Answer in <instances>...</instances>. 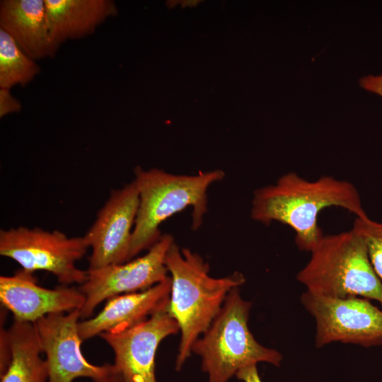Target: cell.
Segmentation results:
<instances>
[{
	"instance_id": "6",
	"label": "cell",
	"mask_w": 382,
	"mask_h": 382,
	"mask_svg": "<svg viewBox=\"0 0 382 382\" xmlns=\"http://www.w3.org/2000/svg\"><path fill=\"white\" fill-rule=\"evenodd\" d=\"M89 248L83 236L68 237L57 230L18 226L0 231V255L34 273L47 271L62 285L84 283L87 270L76 267Z\"/></svg>"
},
{
	"instance_id": "9",
	"label": "cell",
	"mask_w": 382,
	"mask_h": 382,
	"mask_svg": "<svg viewBox=\"0 0 382 382\" xmlns=\"http://www.w3.org/2000/svg\"><path fill=\"white\" fill-rule=\"evenodd\" d=\"M80 310L47 315L35 323L48 369L47 382H72L78 378L105 382L113 374V364L95 365L86 359L79 333Z\"/></svg>"
},
{
	"instance_id": "8",
	"label": "cell",
	"mask_w": 382,
	"mask_h": 382,
	"mask_svg": "<svg viewBox=\"0 0 382 382\" xmlns=\"http://www.w3.org/2000/svg\"><path fill=\"white\" fill-rule=\"evenodd\" d=\"M173 242V236L164 234L139 257L88 270L86 281L79 286L85 296L84 304L80 309L81 319L91 318L97 306L105 300L147 289L167 279L165 257Z\"/></svg>"
},
{
	"instance_id": "3",
	"label": "cell",
	"mask_w": 382,
	"mask_h": 382,
	"mask_svg": "<svg viewBox=\"0 0 382 382\" xmlns=\"http://www.w3.org/2000/svg\"><path fill=\"white\" fill-rule=\"evenodd\" d=\"M139 207L132 231L129 260L150 249L161 236L160 225L187 207L192 208L193 230L202 224L207 212V190L225 173L214 170L197 175H176L161 169H134ZM128 260V261H129Z\"/></svg>"
},
{
	"instance_id": "14",
	"label": "cell",
	"mask_w": 382,
	"mask_h": 382,
	"mask_svg": "<svg viewBox=\"0 0 382 382\" xmlns=\"http://www.w3.org/2000/svg\"><path fill=\"white\" fill-rule=\"evenodd\" d=\"M0 28L34 60L53 57L57 49L52 42L44 0H3Z\"/></svg>"
},
{
	"instance_id": "19",
	"label": "cell",
	"mask_w": 382,
	"mask_h": 382,
	"mask_svg": "<svg viewBox=\"0 0 382 382\" xmlns=\"http://www.w3.org/2000/svg\"><path fill=\"white\" fill-rule=\"evenodd\" d=\"M21 104L10 93L9 89L0 88V117L20 112Z\"/></svg>"
},
{
	"instance_id": "17",
	"label": "cell",
	"mask_w": 382,
	"mask_h": 382,
	"mask_svg": "<svg viewBox=\"0 0 382 382\" xmlns=\"http://www.w3.org/2000/svg\"><path fill=\"white\" fill-rule=\"evenodd\" d=\"M40 72L35 60L27 55L14 40L0 28V88L25 86Z\"/></svg>"
},
{
	"instance_id": "11",
	"label": "cell",
	"mask_w": 382,
	"mask_h": 382,
	"mask_svg": "<svg viewBox=\"0 0 382 382\" xmlns=\"http://www.w3.org/2000/svg\"><path fill=\"white\" fill-rule=\"evenodd\" d=\"M139 207L135 181L111 191L84 235L91 253L88 270L129 260L132 231Z\"/></svg>"
},
{
	"instance_id": "2",
	"label": "cell",
	"mask_w": 382,
	"mask_h": 382,
	"mask_svg": "<svg viewBox=\"0 0 382 382\" xmlns=\"http://www.w3.org/2000/svg\"><path fill=\"white\" fill-rule=\"evenodd\" d=\"M165 265L171 279L167 311L180 332L175 369L180 371L192 354L195 342L208 329L235 287L245 282L238 272L220 278L209 274V265L197 253L180 248L173 242Z\"/></svg>"
},
{
	"instance_id": "15",
	"label": "cell",
	"mask_w": 382,
	"mask_h": 382,
	"mask_svg": "<svg viewBox=\"0 0 382 382\" xmlns=\"http://www.w3.org/2000/svg\"><path fill=\"white\" fill-rule=\"evenodd\" d=\"M50 40L58 50L62 43L84 37L108 18L117 14L111 0H44Z\"/></svg>"
},
{
	"instance_id": "12",
	"label": "cell",
	"mask_w": 382,
	"mask_h": 382,
	"mask_svg": "<svg viewBox=\"0 0 382 382\" xmlns=\"http://www.w3.org/2000/svg\"><path fill=\"white\" fill-rule=\"evenodd\" d=\"M0 301L13 320L35 323L49 314L80 310L85 296L79 287H42L33 273L21 269L13 275L0 277Z\"/></svg>"
},
{
	"instance_id": "18",
	"label": "cell",
	"mask_w": 382,
	"mask_h": 382,
	"mask_svg": "<svg viewBox=\"0 0 382 382\" xmlns=\"http://www.w3.org/2000/svg\"><path fill=\"white\" fill-rule=\"evenodd\" d=\"M352 228L363 238L371 265L382 283V223L369 217L356 218Z\"/></svg>"
},
{
	"instance_id": "4",
	"label": "cell",
	"mask_w": 382,
	"mask_h": 382,
	"mask_svg": "<svg viewBox=\"0 0 382 382\" xmlns=\"http://www.w3.org/2000/svg\"><path fill=\"white\" fill-rule=\"evenodd\" d=\"M310 253L308 262L296 275L307 291L333 298L362 297L382 306V283L354 229L323 235Z\"/></svg>"
},
{
	"instance_id": "5",
	"label": "cell",
	"mask_w": 382,
	"mask_h": 382,
	"mask_svg": "<svg viewBox=\"0 0 382 382\" xmlns=\"http://www.w3.org/2000/svg\"><path fill=\"white\" fill-rule=\"evenodd\" d=\"M251 306L239 287L232 289L208 329L193 344L192 354L200 357L208 382H228L241 369L260 362L280 365L281 353L260 344L249 329Z\"/></svg>"
},
{
	"instance_id": "20",
	"label": "cell",
	"mask_w": 382,
	"mask_h": 382,
	"mask_svg": "<svg viewBox=\"0 0 382 382\" xmlns=\"http://www.w3.org/2000/svg\"><path fill=\"white\" fill-rule=\"evenodd\" d=\"M360 86L382 97V75H367L359 79Z\"/></svg>"
},
{
	"instance_id": "7",
	"label": "cell",
	"mask_w": 382,
	"mask_h": 382,
	"mask_svg": "<svg viewBox=\"0 0 382 382\" xmlns=\"http://www.w3.org/2000/svg\"><path fill=\"white\" fill-rule=\"evenodd\" d=\"M300 301L315 320L316 347L335 342L364 347L382 345V310L371 300L333 298L306 291Z\"/></svg>"
},
{
	"instance_id": "22",
	"label": "cell",
	"mask_w": 382,
	"mask_h": 382,
	"mask_svg": "<svg viewBox=\"0 0 382 382\" xmlns=\"http://www.w3.org/2000/svg\"><path fill=\"white\" fill-rule=\"evenodd\" d=\"M105 382H122L119 374L115 371Z\"/></svg>"
},
{
	"instance_id": "21",
	"label": "cell",
	"mask_w": 382,
	"mask_h": 382,
	"mask_svg": "<svg viewBox=\"0 0 382 382\" xmlns=\"http://www.w3.org/2000/svg\"><path fill=\"white\" fill-rule=\"evenodd\" d=\"M238 379L243 382H262L258 374L257 365L250 366L241 369L236 375Z\"/></svg>"
},
{
	"instance_id": "1",
	"label": "cell",
	"mask_w": 382,
	"mask_h": 382,
	"mask_svg": "<svg viewBox=\"0 0 382 382\" xmlns=\"http://www.w3.org/2000/svg\"><path fill=\"white\" fill-rule=\"evenodd\" d=\"M332 207L345 209L356 218L369 217L357 189L350 182L328 175L310 181L287 173L274 184L254 192L250 217L264 225L277 221L289 226L295 232L298 248L311 252L323 236L318 215Z\"/></svg>"
},
{
	"instance_id": "16",
	"label": "cell",
	"mask_w": 382,
	"mask_h": 382,
	"mask_svg": "<svg viewBox=\"0 0 382 382\" xmlns=\"http://www.w3.org/2000/svg\"><path fill=\"white\" fill-rule=\"evenodd\" d=\"M10 360L0 382H47L48 369L35 323L13 320L6 329Z\"/></svg>"
},
{
	"instance_id": "10",
	"label": "cell",
	"mask_w": 382,
	"mask_h": 382,
	"mask_svg": "<svg viewBox=\"0 0 382 382\" xmlns=\"http://www.w3.org/2000/svg\"><path fill=\"white\" fill-rule=\"evenodd\" d=\"M180 332L167 308L132 327L99 336L114 353L116 372L122 382H157L155 359L160 343Z\"/></svg>"
},
{
	"instance_id": "13",
	"label": "cell",
	"mask_w": 382,
	"mask_h": 382,
	"mask_svg": "<svg viewBox=\"0 0 382 382\" xmlns=\"http://www.w3.org/2000/svg\"><path fill=\"white\" fill-rule=\"evenodd\" d=\"M170 289L171 279L168 276L147 289L109 299L96 316L79 321L80 337L85 341L103 332L124 330L147 320L167 308Z\"/></svg>"
}]
</instances>
